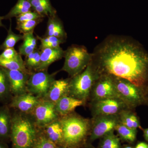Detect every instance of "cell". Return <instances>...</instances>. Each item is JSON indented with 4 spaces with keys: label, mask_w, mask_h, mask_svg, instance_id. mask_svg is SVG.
<instances>
[{
    "label": "cell",
    "mask_w": 148,
    "mask_h": 148,
    "mask_svg": "<svg viewBox=\"0 0 148 148\" xmlns=\"http://www.w3.org/2000/svg\"><path fill=\"white\" fill-rule=\"evenodd\" d=\"M92 62L100 75L129 81L144 92L148 84V53L138 43L121 36H111L92 53Z\"/></svg>",
    "instance_id": "obj_1"
},
{
    "label": "cell",
    "mask_w": 148,
    "mask_h": 148,
    "mask_svg": "<svg viewBox=\"0 0 148 148\" xmlns=\"http://www.w3.org/2000/svg\"><path fill=\"white\" fill-rule=\"evenodd\" d=\"M63 131L64 145L70 148H78L86 145L90 134L91 120L73 113L60 119Z\"/></svg>",
    "instance_id": "obj_2"
},
{
    "label": "cell",
    "mask_w": 148,
    "mask_h": 148,
    "mask_svg": "<svg viewBox=\"0 0 148 148\" xmlns=\"http://www.w3.org/2000/svg\"><path fill=\"white\" fill-rule=\"evenodd\" d=\"M36 124L26 114L12 115L10 137L12 148H32L37 137Z\"/></svg>",
    "instance_id": "obj_3"
},
{
    "label": "cell",
    "mask_w": 148,
    "mask_h": 148,
    "mask_svg": "<svg viewBox=\"0 0 148 148\" xmlns=\"http://www.w3.org/2000/svg\"><path fill=\"white\" fill-rule=\"evenodd\" d=\"M100 75L91 61L82 72L71 77L67 95L82 101L85 104L90 98L94 83Z\"/></svg>",
    "instance_id": "obj_4"
},
{
    "label": "cell",
    "mask_w": 148,
    "mask_h": 148,
    "mask_svg": "<svg viewBox=\"0 0 148 148\" xmlns=\"http://www.w3.org/2000/svg\"><path fill=\"white\" fill-rule=\"evenodd\" d=\"M65 61L61 70L68 73L71 77L80 73L92 61V53L82 45H73L64 52Z\"/></svg>",
    "instance_id": "obj_5"
},
{
    "label": "cell",
    "mask_w": 148,
    "mask_h": 148,
    "mask_svg": "<svg viewBox=\"0 0 148 148\" xmlns=\"http://www.w3.org/2000/svg\"><path fill=\"white\" fill-rule=\"evenodd\" d=\"M111 76L113 79L118 98L123 101L128 109L132 110L138 106L145 105L143 89L127 80Z\"/></svg>",
    "instance_id": "obj_6"
},
{
    "label": "cell",
    "mask_w": 148,
    "mask_h": 148,
    "mask_svg": "<svg viewBox=\"0 0 148 148\" xmlns=\"http://www.w3.org/2000/svg\"><path fill=\"white\" fill-rule=\"evenodd\" d=\"M55 73H49L47 70L32 72L27 82V92L40 99H44L55 80Z\"/></svg>",
    "instance_id": "obj_7"
},
{
    "label": "cell",
    "mask_w": 148,
    "mask_h": 148,
    "mask_svg": "<svg viewBox=\"0 0 148 148\" xmlns=\"http://www.w3.org/2000/svg\"><path fill=\"white\" fill-rule=\"evenodd\" d=\"M116 98L118 96L112 77L106 74L100 75L92 86L89 98L91 102Z\"/></svg>",
    "instance_id": "obj_8"
},
{
    "label": "cell",
    "mask_w": 148,
    "mask_h": 148,
    "mask_svg": "<svg viewBox=\"0 0 148 148\" xmlns=\"http://www.w3.org/2000/svg\"><path fill=\"white\" fill-rule=\"evenodd\" d=\"M120 122L118 115L100 116L92 117L89 141L90 143L100 139L109 132L114 130Z\"/></svg>",
    "instance_id": "obj_9"
},
{
    "label": "cell",
    "mask_w": 148,
    "mask_h": 148,
    "mask_svg": "<svg viewBox=\"0 0 148 148\" xmlns=\"http://www.w3.org/2000/svg\"><path fill=\"white\" fill-rule=\"evenodd\" d=\"M90 106L92 117L100 116L118 115L122 111L129 109L123 101L118 98L93 101L91 102Z\"/></svg>",
    "instance_id": "obj_10"
},
{
    "label": "cell",
    "mask_w": 148,
    "mask_h": 148,
    "mask_svg": "<svg viewBox=\"0 0 148 148\" xmlns=\"http://www.w3.org/2000/svg\"><path fill=\"white\" fill-rule=\"evenodd\" d=\"M32 113L35 124L40 127H45L59 119V115L56 110L55 103L47 100L42 99Z\"/></svg>",
    "instance_id": "obj_11"
},
{
    "label": "cell",
    "mask_w": 148,
    "mask_h": 148,
    "mask_svg": "<svg viewBox=\"0 0 148 148\" xmlns=\"http://www.w3.org/2000/svg\"><path fill=\"white\" fill-rule=\"evenodd\" d=\"M4 69L8 75L11 94L15 96L27 92V82L32 73Z\"/></svg>",
    "instance_id": "obj_12"
},
{
    "label": "cell",
    "mask_w": 148,
    "mask_h": 148,
    "mask_svg": "<svg viewBox=\"0 0 148 148\" xmlns=\"http://www.w3.org/2000/svg\"><path fill=\"white\" fill-rule=\"evenodd\" d=\"M42 99L32 93L27 92L24 94L14 96L10 106L17 109L24 114L31 113Z\"/></svg>",
    "instance_id": "obj_13"
},
{
    "label": "cell",
    "mask_w": 148,
    "mask_h": 148,
    "mask_svg": "<svg viewBox=\"0 0 148 148\" xmlns=\"http://www.w3.org/2000/svg\"><path fill=\"white\" fill-rule=\"evenodd\" d=\"M40 62L38 71L47 70L51 64L64 57L65 51L61 47L41 49Z\"/></svg>",
    "instance_id": "obj_14"
},
{
    "label": "cell",
    "mask_w": 148,
    "mask_h": 148,
    "mask_svg": "<svg viewBox=\"0 0 148 148\" xmlns=\"http://www.w3.org/2000/svg\"><path fill=\"white\" fill-rule=\"evenodd\" d=\"M70 80L71 78L54 80L51 85L47 95L42 100L50 101L55 104L60 98L67 95Z\"/></svg>",
    "instance_id": "obj_15"
},
{
    "label": "cell",
    "mask_w": 148,
    "mask_h": 148,
    "mask_svg": "<svg viewBox=\"0 0 148 148\" xmlns=\"http://www.w3.org/2000/svg\"><path fill=\"white\" fill-rule=\"evenodd\" d=\"M84 105L82 101L65 95L55 103L56 110L58 115L65 116L73 113L77 107Z\"/></svg>",
    "instance_id": "obj_16"
},
{
    "label": "cell",
    "mask_w": 148,
    "mask_h": 148,
    "mask_svg": "<svg viewBox=\"0 0 148 148\" xmlns=\"http://www.w3.org/2000/svg\"><path fill=\"white\" fill-rule=\"evenodd\" d=\"M12 115L8 107L0 108V141L10 138Z\"/></svg>",
    "instance_id": "obj_17"
},
{
    "label": "cell",
    "mask_w": 148,
    "mask_h": 148,
    "mask_svg": "<svg viewBox=\"0 0 148 148\" xmlns=\"http://www.w3.org/2000/svg\"><path fill=\"white\" fill-rule=\"evenodd\" d=\"M46 137L56 145H64L63 131L60 119L54 121L45 127Z\"/></svg>",
    "instance_id": "obj_18"
},
{
    "label": "cell",
    "mask_w": 148,
    "mask_h": 148,
    "mask_svg": "<svg viewBox=\"0 0 148 148\" xmlns=\"http://www.w3.org/2000/svg\"><path fill=\"white\" fill-rule=\"evenodd\" d=\"M45 36H53L65 40L67 35L63 24L56 14L49 16Z\"/></svg>",
    "instance_id": "obj_19"
},
{
    "label": "cell",
    "mask_w": 148,
    "mask_h": 148,
    "mask_svg": "<svg viewBox=\"0 0 148 148\" xmlns=\"http://www.w3.org/2000/svg\"><path fill=\"white\" fill-rule=\"evenodd\" d=\"M32 8L40 15L44 16H52L56 14V10L51 5L50 0H27Z\"/></svg>",
    "instance_id": "obj_20"
},
{
    "label": "cell",
    "mask_w": 148,
    "mask_h": 148,
    "mask_svg": "<svg viewBox=\"0 0 148 148\" xmlns=\"http://www.w3.org/2000/svg\"><path fill=\"white\" fill-rule=\"evenodd\" d=\"M132 110L126 109L122 111L119 114L120 122L131 129L143 130L141 127L138 117Z\"/></svg>",
    "instance_id": "obj_21"
},
{
    "label": "cell",
    "mask_w": 148,
    "mask_h": 148,
    "mask_svg": "<svg viewBox=\"0 0 148 148\" xmlns=\"http://www.w3.org/2000/svg\"><path fill=\"white\" fill-rule=\"evenodd\" d=\"M34 32L23 35V42L18 48L20 55L26 56L33 53L37 46V39L34 35Z\"/></svg>",
    "instance_id": "obj_22"
},
{
    "label": "cell",
    "mask_w": 148,
    "mask_h": 148,
    "mask_svg": "<svg viewBox=\"0 0 148 148\" xmlns=\"http://www.w3.org/2000/svg\"><path fill=\"white\" fill-rule=\"evenodd\" d=\"M120 140L132 144L137 138V130L131 129L119 123L114 128Z\"/></svg>",
    "instance_id": "obj_23"
},
{
    "label": "cell",
    "mask_w": 148,
    "mask_h": 148,
    "mask_svg": "<svg viewBox=\"0 0 148 148\" xmlns=\"http://www.w3.org/2000/svg\"><path fill=\"white\" fill-rule=\"evenodd\" d=\"M31 4L27 0H18L15 5L11 9L6 15L3 16L4 19H10L30 11L32 9Z\"/></svg>",
    "instance_id": "obj_24"
},
{
    "label": "cell",
    "mask_w": 148,
    "mask_h": 148,
    "mask_svg": "<svg viewBox=\"0 0 148 148\" xmlns=\"http://www.w3.org/2000/svg\"><path fill=\"white\" fill-rule=\"evenodd\" d=\"M114 131L109 132L100 138L99 148H121L120 139L115 135Z\"/></svg>",
    "instance_id": "obj_25"
},
{
    "label": "cell",
    "mask_w": 148,
    "mask_h": 148,
    "mask_svg": "<svg viewBox=\"0 0 148 148\" xmlns=\"http://www.w3.org/2000/svg\"><path fill=\"white\" fill-rule=\"evenodd\" d=\"M0 67L12 71L17 70L32 73L26 68L24 61H23L21 56L16 59L9 60L0 58Z\"/></svg>",
    "instance_id": "obj_26"
},
{
    "label": "cell",
    "mask_w": 148,
    "mask_h": 148,
    "mask_svg": "<svg viewBox=\"0 0 148 148\" xmlns=\"http://www.w3.org/2000/svg\"><path fill=\"white\" fill-rule=\"evenodd\" d=\"M11 94L10 83L8 75L5 69L0 67V100H5Z\"/></svg>",
    "instance_id": "obj_27"
},
{
    "label": "cell",
    "mask_w": 148,
    "mask_h": 148,
    "mask_svg": "<svg viewBox=\"0 0 148 148\" xmlns=\"http://www.w3.org/2000/svg\"><path fill=\"white\" fill-rule=\"evenodd\" d=\"M40 52L39 49H36L33 53L26 56L24 64L27 69L30 71L32 72V70L36 71L38 68L40 62Z\"/></svg>",
    "instance_id": "obj_28"
},
{
    "label": "cell",
    "mask_w": 148,
    "mask_h": 148,
    "mask_svg": "<svg viewBox=\"0 0 148 148\" xmlns=\"http://www.w3.org/2000/svg\"><path fill=\"white\" fill-rule=\"evenodd\" d=\"M23 35L16 34L14 33L12 30L11 24H10L7 36L2 44L0 46V50L14 48L18 41L23 39Z\"/></svg>",
    "instance_id": "obj_29"
},
{
    "label": "cell",
    "mask_w": 148,
    "mask_h": 148,
    "mask_svg": "<svg viewBox=\"0 0 148 148\" xmlns=\"http://www.w3.org/2000/svg\"><path fill=\"white\" fill-rule=\"evenodd\" d=\"M42 18L31 21L17 22L16 29L23 34L34 32V29L40 22Z\"/></svg>",
    "instance_id": "obj_30"
},
{
    "label": "cell",
    "mask_w": 148,
    "mask_h": 148,
    "mask_svg": "<svg viewBox=\"0 0 148 148\" xmlns=\"http://www.w3.org/2000/svg\"><path fill=\"white\" fill-rule=\"evenodd\" d=\"M56 145L44 135L38 136L32 148H56Z\"/></svg>",
    "instance_id": "obj_31"
},
{
    "label": "cell",
    "mask_w": 148,
    "mask_h": 148,
    "mask_svg": "<svg viewBox=\"0 0 148 148\" xmlns=\"http://www.w3.org/2000/svg\"><path fill=\"white\" fill-rule=\"evenodd\" d=\"M16 17V22H19L36 20L39 18H43L44 16L40 15L34 11H32L31 10L26 13L22 14Z\"/></svg>",
    "instance_id": "obj_32"
},
{
    "label": "cell",
    "mask_w": 148,
    "mask_h": 148,
    "mask_svg": "<svg viewBox=\"0 0 148 148\" xmlns=\"http://www.w3.org/2000/svg\"><path fill=\"white\" fill-rule=\"evenodd\" d=\"M21 55L14 48L6 49L0 54V58L3 59H14L21 57Z\"/></svg>",
    "instance_id": "obj_33"
},
{
    "label": "cell",
    "mask_w": 148,
    "mask_h": 148,
    "mask_svg": "<svg viewBox=\"0 0 148 148\" xmlns=\"http://www.w3.org/2000/svg\"><path fill=\"white\" fill-rule=\"evenodd\" d=\"M37 37H38V38L40 41L41 44L54 42H60L63 43L65 40L53 36H45L43 38L39 36Z\"/></svg>",
    "instance_id": "obj_34"
},
{
    "label": "cell",
    "mask_w": 148,
    "mask_h": 148,
    "mask_svg": "<svg viewBox=\"0 0 148 148\" xmlns=\"http://www.w3.org/2000/svg\"><path fill=\"white\" fill-rule=\"evenodd\" d=\"M61 44H62V43L60 42H54L41 44V49L45 48H53L59 47H60V45Z\"/></svg>",
    "instance_id": "obj_35"
},
{
    "label": "cell",
    "mask_w": 148,
    "mask_h": 148,
    "mask_svg": "<svg viewBox=\"0 0 148 148\" xmlns=\"http://www.w3.org/2000/svg\"><path fill=\"white\" fill-rule=\"evenodd\" d=\"M135 148H148V144L145 142H139L137 143Z\"/></svg>",
    "instance_id": "obj_36"
},
{
    "label": "cell",
    "mask_w": 148,
    "mask_h": 148,
    "mask_svg": "<svg viewBox=\"0 0 148 148\" xmlns=\"http://www.w3.org/2000/svg\"><path fill=\"white\" fill-rule=\"evenodd\" d=\"M144 97H145V105L148 106V84L144 90Z\"/></svg>",
    "instance_id": "obj_37"
},
{
    "label": "cell",
    "mask_w": 148,
    "mask_h": 148,
    "mask_svg": "<svg viewBox=\"0 0 148 148\" xmlns=\"http://www.w3.org/2000/svg\"><path fill=\"white\" fill-rule=\"evenodd\" d=\"M143 136L146 141L148 143V127L145 129H143Z\"/></svg>",
    "instance_id": "obj_38"
},
{
    "label": "cell",
    "mask_w": 148,
    "mask_h": 148,
    "mask_svg": "<svg viewBox=\"0 0 148 148\" xmlns=\"http://www.w3.org/2000/svg\"><path fill=\"white\" fill-rule=\"evenodd\" d=\"M0 148H8V147L2 141H0Z\"/></svg>",
    "instance_id": "obj_39"
},
{
    "label": "cell",
    "mask_w": 148,
    "mask_h": 148,
    "mask_svg": "<svg viewBox=\"0 0 148 148\" xmlns=\"http://www.w3.org/2000/svg\"><path fill=\"white\" fill-rule=\"evenodd\" d=\"M85 148H95L93 146H92V145L90 144H89V143H87L86 145H85Z\"/></svg>",
    "instance_id": "obj_40"
},
{
    "label": "cell",
    "mask_w": 148,
    "mask_h": 148,
    "mask_svg": "<svg viewBox=\"0 0 148 148\" xmlns=\"http://www.w3.org/2000/svg\"><path fill=\"white\" fill-rule=\"evenodd\" d=\"M3 19V16H0V27H4V25H3L2 22V21Z\"/></svg>",
    "instance_id": "obj_41"
},
{
    "label": "cell",
    "mask_w": 148,
    "mask_h": 148,
    "mask_svg": "<svg viewBox=\"0 0 148 148\" xmlns=\"http://www.w3.org/2000/svg\"><path fill=\"white\" fill-rule=\"evenodd\" d=\"M121 148H135V147L129 145H126L123 146Z\"/></svg>",
    "instance_id": "obj_42"
},
{
    "label": "cell",
    "mask_w": 148,
    "mask_h": 148,
    "mask_svg": "<svg viewBox=\"0 0 148 148\" xmlns=\"http://www.w3.org/2000/svg\"><path fill=\"white\" fill-rule=\"evenodd\" d=\"M56 148H70L64 145H57Z\"/></svg>",
    "instance_id": "obj_43"
}]
</instances>
